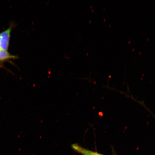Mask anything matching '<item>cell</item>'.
Masks as SVG:
<instances>
[{"instance_id":"cell-1","label":"cell","mask_w":155,"mask_h":155,"mask_svg":"<svg viewBox=\"0 0 155 155\" xmlns=\"http://www.w3.org/2000/svg\"><path fill=\"white\" fill-rule=\"evenodd\" d=\"M12 29L10 26L0 33V48L6 51L8 50Z\"/></svg>"},{"instance_id":"cell-3","label":"cell","mask_w":155,"mask_h":155,"mask_svg":"<svg viewBox=\"0 0 155 155\" xmlns=\"http://www.w3.org/2000/svg\"><path fill=\"white\" fill-rule=\"evenodd\" d=\"M16 56L11 55L7 51L0 48V62L10 59H17Z\"/></svg>"},{"instance_id":"cell-2","label":"cell","mask_w":155,"mask_h":155,"mask_svg":"<svg viewBox=\"0 0 155 155\" xmlns=\"http://www.w3.org/2000/svg\"><path fill=\"white\" fill-rule=\"evenodd\" d=\"M71 147L75 152L80 153L83 155H104L96 152L87 150L77 144L72 145Z\"/></svg>"}]
</instances>
